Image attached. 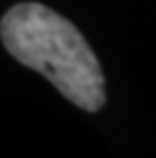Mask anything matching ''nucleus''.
<instances>
[{"label":"nucleus","mask_w":156,"mask_h":158,"mask_svg":"<svg viewBox=\"0 0 156 158\" xmlns=\"http://www.w3.org/2000/svg\"><path fill=\"white\" fill-rule=\"evenodd\" d=\"M5 49L40 72L72 105L98 112L105 105V77L84 35L58 12L40 2L14 5L0 21Z\"/></svg>","instance_id":"obj_1"}]
</instances>
